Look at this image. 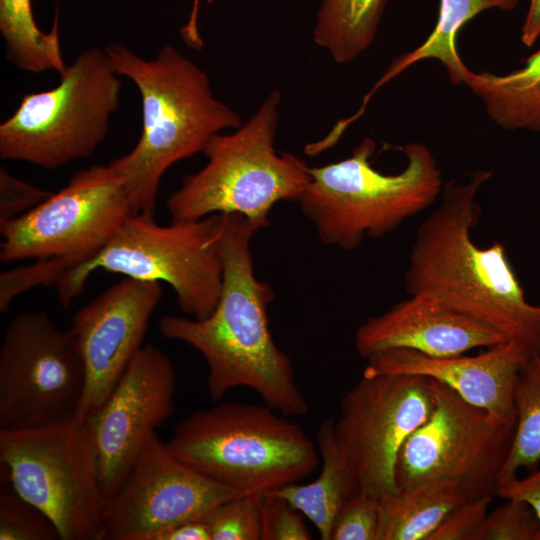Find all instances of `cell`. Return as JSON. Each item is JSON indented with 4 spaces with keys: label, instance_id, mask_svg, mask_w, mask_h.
<instances>
[{
    "label": "cell",
    "instance_id": "obj_20",
    "mask_svg": "<svg viewBox=\"0 0 540 540\" xmlns=\"http://www.w3.org/2000/svg\"><path fill=\"white\" fill-rule=\"evenodd\" d=\"M477 496L450 479L428 480L381 497L382 540H428L459 505Z\"/></svg>",
    "mask_w": 540,
    "mask_h": 540
},
{
    "label": "cell",
    "instance_id": "obj_14",
    "mask_svg": "<svg viewBox=\"0 0 540 540\" xmlns=\"http://www.w3.org/2000/svg\"><path fill=\"white\" fill-rule=\"evenodd\" d=\"M240 495L183 463L155 434L108 499L100 540H150Z\"/></svg>",
    "mask_w": 540,
    "mask_h": 540
},
{
    "label": "cell",
    "instance_id": "obj_3",
    "mask_svg": "<svg viewBox=\"0 0 540 540\" xmlns=\"http://www.w3.org/2000/svg\"><path fill=\"white\" fill-rule=\"evenodd\" d=\"M104 48L142 103L136 145L109 164L123 180L134 213L153 216L166 171L203 153L213 136L238 128L242 118L214 95L206 72L174 46H163L151 59L120 43Z\"/></svg>",
    "mask_w": 540,
    "mask_h": 540
},
{
    "label": "cell",
    "instance_id": "obj_25",
    "mask_svg": "<svg viewBox=\"0 0 540 540\" xmlns=\"http://www.w3.org/2000/svg\"><path fill=\"white\" fill-rule=\"evenodd\" d=\"M516 426L499 482L540 463V353H532L514 385ZM498 482V483H499Z\"/></svg>",
    "mask_w": 540,
    "mask_h": 540
},
{
    "label": "cell",
    "instance_id": "obj_26",
    "mask_svg": "<svg viewBox=\"0 0 540 540\" xmlns=\"http://www.w3.org/2000/svg\"><path fill=\"white\" fill-rule=\"evenodd\" d=\"M262 495L246 494L226 500L204 517L211 540H260Z\"/></svg>",
    "mask_w": 540,
    "mask_h": 540
},
{
    "label": "cell",
    "instance_id": "obj_8",
    "mask_svg": "<svg viewBox=\"0 0 540 540\" xmlns=\"http://www.w3.org/2000/svg\"><path fill=\"white\" fill-rule=\"evenodd\" d=\"M58 84L27 93L0 125V156L46 169L89 157L105 140L121 97V74L105 48L80 52Z\"/></svg>",
    "mask_w": 540,
    "mask_h": 540
},
{
    "label": "cell",
    "instance_id": "obj_33",
    "mask_svg": "<svg viewBox=\"0 0 540 540\" xmlns=\"http://www.w3.org/2000/svg\"><path fill=\"white\" fill-rule=\"evenodd\" d=\"M51 193L25 182L3 166L0 168V223L16 218L36 207Z\"/></svg>",
    "mask_w": 540,
    "mask_h": 540
},
{
    "label": "cell",
    "instance_id": "obj_34",
    "mask_svg": "<svg viewBox=\"0 0 540 540\" xmlns=\"http://www.w3.org/2000/svg\"><path fill=\"white\" fill-rule=\"evenodd\" d=\"M495 496L502 499H516L528 503L540 520V469L525 478L513 476L500 481L495 489Z\"/></svg>",
    "mask_w": 540,
    "mask_h": 540
},
{
    "label": "cell",
    "instance_id": "obj_19",
    "mask_svg": "<svg viewBox=\"0 0 540 540\" xmlns=\"http://www.w3.org/2000/svg\"><path fill=\"white\" fill-rule=\"evenodd\" d=\"M334 419H324L316 434L321 459L318 477L303 485L296 483L276 492L317 528L320 538L330 540L335 517L342 505L359 492L358 485L333 432Z\"/></svg>",
    "mask_w": 540,
    "mask_h": 540
},
{
    "label": "cell",
    "instance_id": "obj_15",
    "mask_svg": "<svg viewBox=\"0 0 540 540\" xmlns=\"http://www.w3.org/2000/svg\"><path fill=\"white\" fill-rule=\"evenodd\" d=\"M175 391L171 359L145 345L105 401L85 420L107 499L117 492L156 430L173 415Z\"/></svg>",
    "mask_w": 540,
    "mask_h": 540
},
{
    "label": "cell",
    "instance_id": "obj_23",
    "mask_svg": "<svg viewBox=\"0 0 540 540\" xmlns=\"http://www.w3.org/2000/svg\"><path fill=\"white\" fill-rule=\"evenodd\" d=\"M388 0H322L313 39L341 64L359 57L374 42Z\"/></svg>",
    "mask_w": 540,
    "mask_h": 540
},
{
    "label": "cell",
    "instance_id": "obj_32",
    "mask_svg": "<svg viewBox=\"0 0 540 540\" xmlns=\"http://www.w3.org/2000/svg\"><path fill=\"white\" fill-rule=\"evenodd\" d=\"M493 495L473 498L456 507L428 540H477Z\"/></svg>",
    "mask_w": 540,
    "mask_h": 540
},
{
    "label": "cell",
    "instance_id": "obj_7",
    "mask_svg": "<svg viewBox=\"0 0 540 540\" xmlns=\"http://www.w3.org/2000/svg\"><path fill=\"white\" fill-rule=\"evenodd\" d=\"M221 214L198 220L156 223L153 216L132 215L114 237L56 283L61 305L79 296L89 276L104 270L125 277L166 282L180 309L204 319L215 309L223 282Z\"/></svg>",
    "mask_w": 540,
    "mask_h": 540
},
{
    "label": "cell",
    "instance_id": "obj_36",
    "mask_svg": "<svg viewBox=\"0 0 540 540\" xmlns=\"http://www.w3.org/2000/svg\"><path fill=\"white\" fill-rule=\"evenodd\" d=\"M540 38V0H530L529 8L521 29V41L532 47Z\"/></svg>",
    "mask_w": 540,
    "mask_h": 540
},
{
    "label": "cell",
    "instance_id": "obj_31",
    "mask_svg": "<svg viewBox=\"0 0 540 540\" xmlns=\"http://www.w3.org/2000/svg\"><path fill=\"white\" fill-rule=\"evenodd\" d=\"M304 515L276 492L262 495L261 540H309Z\"/></svg>",
    "mask_w": 540,
    "mask_h": 540
},
{
    "label": "cell",
    "instance_id": "obj_13",
    "mask_svg": "<svg viewBox=\"0 0 540 540\" xmlns=\"http://www.w3.org/2000/svg\"><path fill=\"white\" fill-rule=\"evenodd\" d=\"M433 408L431 379L424 376L363 374L345 392L333 432L359 491L381 498L398 490L399 452Z\"/></svg>",
    "mask_w": 540,
    "mask_h": 540
},
{
    "label": "cell",
    "instance_id": "obj_6",
    "mask_svg": "<svg viewBox=\"0 0 540 540\" xmlns=\"http://www.w3.org/2000/svg\"><path fill=\"white\" fill-rule=\"evenodd\" d=\"M375 149L367 137L349 157L310 167L311 181L298 203L324 244L354 250L365 238L393 232L442 192V173L424 144L400 147L407 164L395 174L373 167Z\"/></svg>",
    "mask_w": 540,
    "mask_h": 540
},
{
    "label": "cell",
    "instance_id": "obj_29",
    "mask_svg": "<svg viewBox=\"0 0 540 540\" xmlns=\"http://www.w3.org/2000/svg\"><path fill=\"white\" fill-rule=\"evenodd\" d=\"M477 540H540V520L528 503L506 499L488 512Z\"/></svg>",
    "mask_w": 540,
    "mask_h": 540
},
{
    "label": "cell",
    "instance_id": "obj_12",
    "mask_svg": "<svg viewBox=\"0 0 540 540\" xmlns=\"http://www.w3.org/2000/svg\"><path fill=\"white\" fill-rule=\"evenodd\" d=\"M132 215L121 177L110 164H95L76 172L66 186L33 209L0 223V259L73 257L82 263Z\"/></svg>",
    "mask_w": 540,
    "mask_h": 540
},
{
    "label": "cell",
    "instance_id": "obj_11",
    "mask_svg": "<svg viewBox=\"0 0 540 540\" xmlns=\"http://www.w3.org/2000/svg\"><path fill=\"white\" fill-rule=\"evenodd\" d=\"M431 387V416L399 452L397 488L450 479L466 485L477 497L495 496L515 426L469 403L445 384L431 379Z\"/></svg>",
    "mask_w": 540,
    "mask_h": 540
},
{
    "label": "cell",
    "instance_id": "obj_27",
    "mask_svg": "<svg viewBox=\"0 0 540 540\" xmlns=\"http://www.w3.org/2000/svg\"><path fill=\"white\" fill-rule=\"evenodd\" d=\"M60 539L53 523L13 489L0 496V540Z\"/></svg>",
    "mask_w": 540,
    "mask_h": 540
},
{
    "label": "cell",
    "instance_id": "obj_4",
    "mask_svg": "<svg viewBox=\"0 0 540 540\" xmlns=\"http://www.w3.org/2000/svg\"><path fill=\"white\" fill-rule=\"evenodd\" d=\"M166 443L183 463L244 495L297 483L321 460L304 429L266 404L225 402L194 411Z\"/></svg>",
    "mask_w": 540,
    "mask_h": 540
},
{
    "label": "cell",
    "instance_id": "obj_37",
    "mask_svg": "<svg viewBox=\"0 0 540 540\" xmlns=\"http://www.w3.org/2000/svg\"><path fill=\"white\" fill-rule=\"evenodd\" d=\"M198 2H199V0H195V2H194L193 10H195V11L198 10Z\"/></svg>",
    "mask_w": 540,
    "mask_h": 540
},
{
    "label": "cell",
    "instance_id": "obj_18",
    "mask_svg": "<svg viewBox=\"0 0 540 540\" xmlns=\"http://www.w3.org/2000/svg\"><path fill=\"white\" fill-rule=\"evenodd\" d=\"M505 341L495 328L427 294L410 295L367 319L354 335L355 349L364 359L389 349L451 357Z\"/></svg>",
    "mask_w": 540,
    "mask_h": 540
},
{
    "label": "cell",
    "instance_id": "obj_21",
    "mask_svg": "<svg viewBox=\"0 0 540 540\" xmlns=\"http://www.w3.org/2000/svg\"><path fill=\"white\" fill-rule=\"evenodd\" d=\"M463 83L482 100L489 117L501 128L540 132V49L508 74L469 70Z\"/></svg>",
    "mask_w": 540,
    "mask_h": 540
},
{
    "label": "cell",
    "instance_id": "obj_9",
    "mask_svg": "<svg viewBox=\"0 0 540 540\" xmlns=\"http://www.w3.org/2000/svg\"><path fill=\"white\" fill-rule=\"evenodd\" d=\"M0 461L12 489L53 523L61 540H100L108 499L84 423L0 429Z\"/></svg>",
    "mask_w": 540,
    "mask_h": 540
},
{
    "label": "cell",
    "instance_id": "obj_28",
    "mask_svg": "<svg viewBox=\"0 0 540 540\" xmlns=\"http://www.w3.org/2000/svg\"><path fill=\"white\" fill-rule=\"evenodd\" d=\"M382 533L381 499L359 491L338 511L330 540H382Z\"/></svg>",
    "mask_w": 540,
    "mask_h": 540
},
{
    "label": "cell",
    "instance_id": "obj_17",
    "mask_svg": "<svg viewBox=\"0 0 540 540\" xmlns=\"http://www.w3.org/2000/svg\"><path fill=\"white\" fill-rule=\"evenodd\" d=\"M532 351L508 340L474 355L432 357L410 349H389L369 356L363 374H408L434 379L471 404L516 426L514 385Z\"/></svg>",
    "mask_w": 540,
    "mask_h": 540
},
{
    "label": "cell",
    "instance_id": "obj_35",
    "mask_svg": "<svg viewBox=\"0 0 540 540\" xmlns=\"http://www.w3.org/2000/svg\"><path fill=\"white\" fill-rule=\"evenodd\" d=\"M150 540H211L208 525L203 518L187 520L167 527Z\"/></svg>",
    "mask_w": 540,
    "mask_h": 540
},
{
    "label": "cell",
    "instance_id": "obj_2",
    "mask_svg": "<svg viewBox=\"0 0 540 540\" xmlns=\"http://www.w3.org/2000/svg\"><path fill=\"white\" fill-rule=\"evenodd\" d=\"M492 176L443 185L438 208L419 226L404 275L409 295L427 294L540 353V306L530 304L500 242L480 248L471 230L482 215L476 195Z\"/></svg>",
    "mask_w": 540,
    "mask_h": 540
},
{
    "label": "cell",
    "instance_id": "obj_24",
    "mask_svg": "<svg viewBox=\"0 0 540 540\" xmlns=\"http://www.w3.org/2000/svg\"><path fill=\"white\" fill-rule=\"evenodd\" d=\"M0 32L8 60L18 69L38 74L66 68L58 32V12L49 32L37 26L31 0H0Z\"/></svg>",
    "mask_w": 540,
    "mask_h": 540
},
{
    "label": "cell",
    "instance_id": "obj_16",
    "mask_svg": "<svg viewBox=\"0 0 540 540\" xmlns=\"http://www.w3.org/2000/svg\"><path fill=\"white\" fill-rule=\"evenodd\" d=\"M161 297L160 282L125 277L74 314L69 329L85 369L77 422L84 423L99 408L143 347Z\"/></svg>",
    "mask_w": 540,
    "mask_h": 540
},
{
    "label": "cell",
    "instance_id": "obj_22",
    "mask_svg": "<svg viewBox=\"0 0 540 540\" xmlns=\"http://www.w3.org/2000/svg\"><path fill=\"white\" fill-rule=\"evenodd\" d=\"M518 3L519 0H440L434 30L420 46L393 61L375 86V90L412 64L429 58L441 62L452 84H462L469 69L458 54L459 30L483 11L492 8L510 11L515 9Z\"/></svg>",
    "mask_w": 540,
    "mask_h": 540
},
{
    "label": "cell",
    "instance_id": "obj_1",
    "mask_svg": "<svg viewBox=\"0 0 540 540\" xmlns=\"http://www.w3.org/2000/svg\"><path fill=\"white\" fill-rule=\"evenodd\" d=\"M255 232L244 217L221 214L223 282L215 309L204 319L164 316L159 329L163 337L202 355L213 401L233 388L247 387L282 415L304 416L309 406L291 359L276 345L269 328L267 309L274 292L254 271L250 243Z\"/></svg>",
    "mask_w": 540,
    "mask_h": 540
},
{
    "label": "cell",
    "instance_id": "obj_30",
    "mask_svg": "<svg viewBox=\"0 0 540 540\" xmlns=\"http://www.w3.org/2000/svg\"><path fill=\"white\" fill-rule=\"evenodd\" d=\"M79 263L73 257H49L38 259L29 266L3 272L0 276V311L6 312L19 293L35 285L57 283Z\"/></svg>",
    "mask_w": 540,
    "mask_h": 540
},
{
    "label": "cell",
    "instance_id": "obj_10",
    "mask_svg": "<svg viewBox=\"0 0 540 540\" xmlns=\"http://www.w3.org/2000/svg\"><path fill=\"white\" fill-rule=\"evenodd\" d=\"M85 387L83 360L70 331L40 311L15 316L0 347V428L75 420Z\"/></svg>",
    "mask_w": 540,
    "mask_h": 540
},
{
    "label": "cell",
    "instance_id": "obj_5",
    "mask_svg": "<svg viewBox=\"0 0 540 540\" xmlns=\"http://www.w3.org/2000/svg\"><path fill=\"white\" fill-rule=\"evenodd\" d=\"M280 105L281 95L273 91L241 126L213 136L203 152L206 165L167 199L172 220L237 214L259 231L269 226L276 203L298 202L311 181L310 167L274 148Z\"/></svg>",
    "mask_w": 540,
    "mask_h": 540
}]
</instances>
